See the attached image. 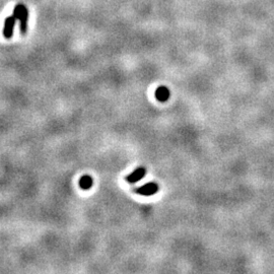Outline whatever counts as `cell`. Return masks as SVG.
I'll list each match as a JSON object with an SVG mask.
<instances>
[{"label": "cell", "mask_w": 274, "mask_h": 274, "mask_svg": "<svg viewBox=\"0 0 274 274\" xmlns=\"http://www.w3.org/2000/svg\"><path fill=\"white\" fill-rule=\"evenodd\" d=\"M14 16L17 18V20L20 21V28L22 34L27 33L28 29V21H29V10L22 4H19L16 6L14 10Z\"/></svg>", "instance_id": "6da1fadb"}, {"label": "cell", "mask_w": 274, "mask_h": 274, "mask_svg": "<svg viewBox=\"0 0 274 274\" xmlns=\"http://www.w3.org/2000/svg\"><path fill=\"white\" fill-rule=\"evenodd\" d=\"M159 191V185L156 183L150 182L145 185H143L140 188H137L135 192L139 195H143V196H151V195H154L156 192Z\"/></svg>", "instance_id": "7a4b0ae2"}, {"label": "cell", "mask_w": 274, "mask_h": 274, "mask_svg": "<svg viewBox=\"0 0 274 274\" xmlns=\"http://www.w3.org/2000/svg\"><path fill=\"white\" fill-rule=\"evenodd\" d=\"M16 23H17V18L15 16H11L6 20L5 28H4V36L7 39H11L13 37Z\"/></svg>", "instance_id": "3957f363"}, {"label": "cell", "mask_w": 274, "mask_h": 274, "mask_svg": "<svg viewBox=\"0 0 274 274\" xmlns=\"http://www.w3.org/2000/svg\"><path fill=\"white\" fill-rule=\"evenodd\" d=\"M146 174V170L144 167H139L137 168L134 172H132L131 174H129L127 177H126V181L128 183H136L138 181H140Z\"/></svg>", "instance_id": "277c9868"}, {"label": "cell", "mask_w": 274, "mask_h": 274, "mask_svg": "<svg viewBox=\"0 0 274 274\" xmlns=\"http://www.w3.org/2000/svg\"><path fill=\"white\" fill-rule=\"evenodd\" d=\"M155 99L161 103H165L170 99V91L167 87L161 86L155 91Z\"/></svg>", "instance_id": "5b68a950"}, {"label": "cell", "mask_w": 274, "mask_h": 274, "mask_svg": "<svg viewBox=\"0 0 274 274\" xmlns=\"http://www.w3.org/2000/svg\"><path fill=\"white\" fill-rule=\"evenodd\" d=\"M93 184H94V180L91 176L89 175H85L81 178L80 180V187L84 190H89L93 187Z\"/></svg>", "instance_id": "8992f818"}]
</instances>
